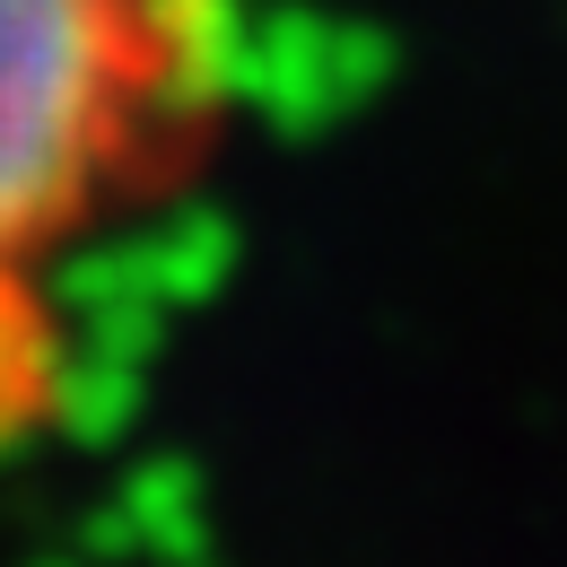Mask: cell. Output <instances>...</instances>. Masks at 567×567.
<instances>
[{"mask_svg":"<svg viewBox=\"0 0 567 567\" xmlns=\"http://www.w3.org/2000/svg\"><path fill=\"white\" fill-rule=\"evenodd\" d=\"M254 0H0V436L44 402L53 288L227 148Z\"/></svg>","mask_w":567,"mask_h":567,"instance_id":"cell-1","label":"cell"}]
</instances>
